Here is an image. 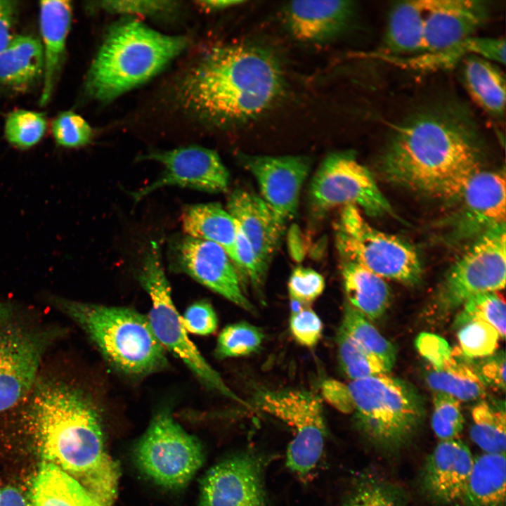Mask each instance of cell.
Here are the masks:
<instances>
[{
	"instance_id": "1",
	"label": "cell",
	"mask_w": 506,
	"mask_h": 506,
	"mask_svg": "<svg viewBox=\"0 0 506 506\" xmlns=\"http://www.w3.org/2000/svg\"><path fill=\"white\" fill-rule=\"evenodd\" d=\"M91 387L62 354L49 355L32 388L11 413L31 431L45 458L112 506L119 467L105 448L102 419Z\"/></svg>"
},
{
	"instance_id": "2",
	"label": "cell",
	"mask_w": 506,
	"mask_h": 506,
	"mask_svg": "<svg viewBox=\"0 0 506 506\" xmlns=\"http://www.w3.org/2000/svg\"><path fill=\"white\" fill-rule=\"evenodd\" d=\"M481 143L468 108L450 100L433 103L394 124L381 168L396 184L454 198L480 169Z\"/></svg>"
},
{
	"instance_id": "3",
	"label": "cell",
	"mask_w": 506,
	"mask_h": 506,
	"mask_svg": "<svg viewBox=\"0 0 506 506\" xmlns=\"http://www.w3.org/2000/svg\"><path fill=\"white\" fill-rule=\"evenodd\" d=\"M286 79L281 63L266 47L247 43L212 48L181 82L184 106L219 126L251 122L275 105Z\"/></svg>"
},
{
	"instance_id": "4",
	"label": "cell",
	"mask_w": 506,
	"mask_h": 506,
	"mask_svg": "<svg viewBox=\"0 0 506 506\" xmlns=\"http://www.w3.org/2000/svg\"><path fill=\"white\" fill-rule=\"evenodd\" d=\"M46 301L53 309L77 325L119 371L142 377L168 365L166 350L155 337L148 317L137 311L56 294L48 295Z\"/></svg>"
},
{
	"instance_id": "5",
	"label": "cell",
	"mask_w": 506,
	"mask_h": 506,
	"mask_svg": "<svg viewBox=\"0 0 506 506\" xmlns=\"http://www.w3.org/2000/svg\"><path fill=\"white\" fill-rule=\"evenodd\" d=\"M182 36L160 33L136 20L113 27L87 74V93L109 100L159 72L187 46Z\"/></svg>"
},
{
	"instance_id": "6",
	"label": "cell",
	"mask_w": 506,
	"mask_h": 506,
	"mask_svg": "<svg viewBox=\"0 0 506 506\" xmlns=\"http://www.w3.org/2000/svg\"><path fill=\"white\" fill-rule=\"evenodd\" d=\"M69 332L39 309L0 299V416L28 394L51 351Z\"/></svg>"
},
{
	"instance_id": "7",
	"label": "cell",
	"mask_w": 506,
	"mask_h": 506,
	"mask_svg": "<svg viewBox=\"0 0 506 506\" xmlns=\"http://www.w3.org/2000/svg\"><path fill=\"white\" fill-rule=\"evenodd\" d=\"M347 385L357 425L377 450L392 454L410 442L424 418L422 399L410 384L381 374Z\"/></svg>"
},
{
	"instance_id": "8",
	"label": "cell",
	"mask_w": 506,
	"mask_h": 506,
	"mask_svg": "<svg viewBox=\"0 0 506 506\" xmlns=\"http://www.w3.org/2000/svg\"><path fill=\"white\" fill-rule=\"evenodd\" d=\"M138 278L151 300V308L147 316L148 322L164 349L180 358L207 388L249 407L226 384L189 339L182 317L171 299L160 247L154 241L150 242L144 255Z\"/></svg>"
},
{
	"instance_id": "9",
	"label": "cell",
	"mask_w": 506,
	"mask_h": 506,
	"mask_svg": "<svg viewBox=\"0 0 506 506\" xmlns=\"http://www.w3.org/2000/svg\"><path fill=\"white\" fill-rule=\"evenodd\" d=\"M334 227L342 259L354 262L384 279L408 285L420 280L422 264L415 247L372 226L357 207H342Z\"/></svg>"
},
{
	"instance_id": "10",
	"label": "cell",
	"mask_w": 506,
	"mask_h": 506,
	"mask_svg": "<svg viewBox=\"0 0 506 506\" xmlns=\"http://www.w3.org/2000/svg\"><path fill=\"white\" fill-rule=\"evenodd\" d=\"M138 466L163 487L185 486L204 462L201 443L164 409L153 417L135 448Z\"/></svg>"
},
{
	"instance_id": "11",
	"label": "cell",
	"mask_w": 506,
	"mask_h": 506,
	"mask_svg": "<svg viewBox=\"0 0 506 506\" xmlns=\"http://www.w3.org/2000/svg\"><path fill=\"white\" fill-rule=\"evenodd\" d=\"M257 404L291 427L286 465L299 478H307L319 462L327 436L321 398L303 389L271 390L261 392Z\"/></svg>"
},
{
	"instance_id": "12",
	"label": "cell",
	"mask_w": 506,
	"mask_h": 506,
	"mask_svg": "<svg viewBox=\"0 0 506 506\" xmlns=\"http://www.w3.org/2000/svg\"><path fill=\"white\" fill-rule=\"evenodd\" d=\"M309 197L312 212L318 216L346 205L370 216L393 214L371 172L350 150L332 153L323 160L312 178Z\"/></svg>"
},
{
	"instance_id": "13",
	"label": "cell",
	"mask_w": 506,
	"mask_h": 506,
	"mask_svg": "<svg viewBox=\"0 0 506 506\" xmlns=\"http://www.w3.org/2000/svg\"><path fill=\"white\" fill-rule=\"evenodd\" d=\"M506 276L505 225L475 238L452 266L439 292L442 309H453L469 298L504 289Z\"/></svg>"
},
{
	"instance_id": "14",
	"label": "cell",
	"mask_w": 506,
	"mask_h": 506,
	"mask_svg": "<svg viewBox=\"0 0 506 506\" xmlns=\"http://www.w3.org/2000/svg\"><path fill=\"white\" fill-rule=\"evenodd\" d=\"M238 157L254 176L261 198L285 226L297 214L301 189L311 169V159L304 155L268 156L242 153Z\"/></svg>"
},
{
	"instance_id": "15",
	"label": "cell",
	"mask_w": 506,
	"mask_h": 506,
	"mask_svg": "<svg viewBox=\"0 0 506 506\" xmlns=\"http://www.w3.org/2000/svg\"><path fill=\"white\" fill-rule=\"evenodd\" d=\"M162 164V174L150 185L131 193L140 200L157 189L178 186L209 193L225 191L229 183V173L219 155L214 150L188 146L169 151L150 153L141 157Z\"/></svg>"
},
{
	"instance_id": "16",
	"label": "cell",
	"mask_w": 506,
	"mask_h": 506,
	"mask_svg": "<svg viewBox=\"0 0 506 506\" xmlns=\"http://www.w3.org/2000/svg\"><path fill=\"white\" fill-rule=\"evenodd\" d=\"M264 467L261 458L248 452L217 463L201 481L199 506H267Z\"/></svg>"
},
{
	"instance_id": "17",
	"label": "cell",
	"mask_w": 506,
	"mask_h": 506,
	"mask_svg": "<svg viewBox=\"0 0 506 506\" xmlns=\"http://www.w3.org/2000/svg\"><path fill=\"white\" fill-rule=\"evenodd\" d=\"M175 252L181 271L239 307L247 311H254L241 289L233 262L221 246L186 236L177 244Z\"/></svg>"
},
{
	"instance_id": "18",
	"label": "cell",
	"mask_w": 506,
	"mask_h": 506,
	"mask_svg": "<svg viewBox=\"0 0 506 506\" xmlns=\"http://www.w3.org/2000/svg\"><path fill=\"white\" fill-rule=\"evenodd\" d=\"M454 198L460 205L453 232L460 239H474L505 225V179L500 172L479 169Z\"/></svg>"
},
{
	"instance_id": "19",
	"label": "cell",
	"mask_w": 506,
	"mask_h": 506,
	"mask_svg": "<svg viewBox=\"0 0 506 506\" xmlns=\"http://www.w3.org/2000/svg\"><path fill=\"white\" fill-rule=\"evenodd\" d=\"M416 348L427 361L426 381L434 392L469 402L482 398L486 384L476 368L462 360L442 337L422 332L416 339Z\"/></svg>"
},
{
	"instance_id": "20",
	"label": "cell",
	"mask_w": 506,
	"mask_h": 506,
	"mask_svg": "<svg viewBox=\"0 0 506 506\" xmlns=\"http://www.w3.org/2000/svg\"><path fill=\"white\" fill-rule=\"evenodd\" d=\"M469 447L458 439L439 441L427 456L420 477L423 494L432 502H460L474 464Z\"/></svg>"
},
{
	"instance_id": "21",
	"label": "cell",
	"mask_w": 506,
	"mask_h": 506,
	"mask_svg": "<svg viewBox=\"0 0 506 506\" xmlns=\"http://www.w3.org/2000/svg\"><path fill=\"white\" fill-rule=\"evenodd\" d=\"M356 6L351 1H294L283 8V19L295 39L324 44L345 32L352 22Z\"/></svg>"
},
{
	"instance_id": "22",
	"label": "cell",
	"mask_w": 506,
	"mask_h": 506,
	"mask_svg": "<svg viewBox=\"0 0 506 506\" xmlns=\"http://www.w3.org/2000/svg\"><path fill=\"white\" fill-rule=\"evenodd\" d=\"M488 17L489 7L484 1L431 0L423 52L441 50L474 36Z\"/></svg>"
},
{
	"instance_id": "23",
	"label": "cell",
	"mask_w": 506,
	"mask_h": 506,
	"mask_svg": "<svg viewBox=\"0 0 506 506\" xmlns=\"http://www.w3.org/2000/svg\"><path fill=\"white\" fill-rule=\"evenodd\" d=\"M227 211L248 240L260 268L266 275L285 226L261 197L245 188H236L232 192Z\"/></svg>"
},
{
	"instance_id": "24",
	"label": "cell",
	"mask_w": 506,
	"mask_h": 506,
	"mask_svg": "<svg viewBox=\"0 0 506 506\" xmlns=\"http://www.w3.org/2000/svg\"><path fill=\"white\" fill-rule=\"evenodd\" d=\"M470 56L496 64H505V40L502 37L472 36L441 50L408 56H389L372 53L374 58L398 67L420 72L450 70Z\"/></svg>"
},
{
	"instance_id": "25",
	"label": "cell",
	"mask_w": 506,
	"mask_h": 506,
	"mask_svg": "<svg viewBox=\"0 0 506 506\" xmlns=\"http://www.w3.org/2000/svg\"><path fill=\"white\" fill-rule=\"evenodd\" d=\"M70 1L39 2V25L43 41L44 83L39 103L49 100L60 73L65 53L67 34L72 20Z\"/></svg>"
},
{
	"instance_id": "26",
	"label": "cell",
	"mask_w": 506,
	"mask_h": 506,
	"mask_svg": "<svg viewBox=\"0 0 506 506\" xmlns=\"http://www.w3.org/2000/svg\"><path fill=\"white\" fill-rule=\"evenodd\" d=\"M431 0H408L391 6L381 44L374 53L408 56L424 51V32Z\"/></svg>"
},
{
	"instance_id": "27",
	"label": "cell",
	"mask_w": 506,
	"mask_h": 506,
	"mask_svg": "<svg viewBox=\"0 0 506 506\" xmlns=\"http://www.w3.org/2000/svg\"><path fill=\"white\" fill-rule=\"evenodd\" d=\"M181 219L187 236L219 245L236 267L237 228L228 211L218 203L197 204L186 207Z\"/></svg>"
},
{
	"instance_id": "28",
	"label": "cell",
	"mask_w": 506,
	"mask_h": 506,
	"mask_svg": "<svg viewBox=\"0 0 506 506\" xmlns=\"http://www.w3.org/2000/svg\"><path fill=\"white\" fill-rule=\"evenodd\" d=\"M44 67L41 43L32 36H15L0 52V86L27 89L43 76Z\"/></svg>"
},
{
	"instance_id": "29",
	"label": "cell",
	"mask_w": 506,
	"mask_h": 506,
	"mask_svg": "<svg viewBox=\"0 0 506 506\" xmlns=\"http://www.w3.org/2000/svg\"><path fill=\"white\" fill-rule=\"evenodd\" d=\"M342 275L348 304L369 320L379 318L387 311L391 293L384 279L363 266L342 259Z\"/></svg>"
},
{
	"instance_id": "30",
	"label": "cell",
	"mask_w": 506,
	"mask_h": 506,
	"mask_svg": "<svg viewBox=\"0 0 506 506\" xmlns=\"http://www.w3.org/2000/svg\"><path fill=\"white\" fill-rule=\"evenodd\" d=\"M462 63V78L472 100L490 115L501 118L505 111V77L499 66L470 56Z\"/></svg>"
},
{
	"instance_id": "31",
	"label": "cell",
	"mask_w": 506,
	"mask_h": 506,
	"mask_svg": "<svg viewBox=\"0 0 506 506\" xmlns=\"http://www.w3.org/2000/svg\"><path fill=\"white\" fill-rule=\"evenodd\" d=\"M505 453H485L474 458L461 506H505Z\"/></svg>"
},
{
	"instance_id": "32",
	"label": "cell",
	"mask_w": 506,
	"mask_h": 506,
	"mask_svg": "<svg viewBox=\"0 0 506 506\" xmlns=\"http://www.w3.org/2000/svg\"><path fill=\"white\" fill-rule=\"evenodd\" d=\"M32 506H102L74 478L51 462L41 466L34 481Z\"/></svg>"
},
{
	"instance_id": "33",
	"label": "cell",
	"mask_w": 506,
	"mask_h": 506,
	"mask_svg": "<svg viewBox=\"0 0 506 506\" xmlns=\"http://www.w3.org/2000/svg\"><path fill=\"white\" fill-rule=\"evenodd\" d=\"M472 440L485 453H505V403L481 401L472 408Z\"/></svg>"
},
{
	"instance_id": "34",
	"label": "cell",
	"mask_w": 506,
	"mask_h": 506,
	"mask_svg": "<svg viewBox=\"0 0 506 506\" xmlns=\"http://www.w3.org/2000/svg\"><path fill=\"white\" fill-rule=\"evenodd\" d=\"M340 328L361 348L378 358L389 372L392 369L396 358L394 345L365 316L347 303Z\"/></svg>"
},
{
	"instance_id": "35",
	"label": "cell",
	"mask_w": 506,
	"mask_h": 506,
	"mask_svg": "<svg viewBox=\"0 0 506 506\" xmlns=\"http://www.w3.org/2000/svg\"><path fill=\"white\" fill-rule=\"evenodd\" d=\"M337 343L340 367L351 381L389 372L378 358L358 345L340 327Z\"/></svg>"
},
{
	"instance_id": "36",
	"label": "cell",
	"mask_w": 506,
	"mask_h": 506,
	"mask_svg": "<svg viewBox=\"0 0 506 506\" xmlns=\"http://www.w3.org/2000/svg\"><path fill=\"white\" fill-rule=\"evenodd\" d=\"M264 339L262 330L252 324H230L220 332L214 354L219 359L247 356L259 349Z\"/></svg>"
},
{
	"instance_id": "37",
	"label": "cell",
	"mask_w": 506,
	"mask_h": 506,
	"mask_svg": "<svg viewBox=\"0 0 506 506\" xmlns=\"http://www.w3.org/2000/svg\"><path fill=\"white\" fill-rule=\"evenodd\" d=\"M468 320H479L493 326L500 339L505 337L506 307L504 297L499 292L475 295L462 305L457 323Z\"/></svg>"
},
{
	"instance_id": "38",
	"label": "cell",
	"mask_w": 506,
	"mask_h": 506,
	"mask_svg": "<svg viewBox=\"0 0 506 506\" xmlns=\"http://www.w3.org/2000/svg\"><path fill=\"white\" fill-rule=\"evenodd\" d=\"M46 129L44 115L17 110L8 114L5 122V136L13 145L29 148L41 141Z\"/></svg>"
},
{
	"instance_id": "39",
	"label": "cell",
	"mask_w": 506,
	"mask_h": 506,
	"mask_svg": "<svg viewBox=\"0 0 506 506\" xmlns=\"http://www.w3.org/2000/svg\"><path fill=\"white\" fill-rule=\"evenodd\" d=\"M458 325V339L464 356L479 358L495 353L500 337L493 326L479 320H468Z\"/></svg>"
},
{
	"instance_id": "40",
	"label": "cell",
	"mask_w": 506,
	"mask_h": 506,
	"mask_svg": "<svg viewBox=\"0 0 506 506\" xmlns=\"http://www.w3.org/2000/svg\"><path fill=\"white\" fill-rule=\"evenodd\" d=\"M405 495L396 486L369 476L353 490L343 506H405Z\"/></svg>"
},
{
	"instance_id": "41",
	"label": "cell",
	"mask_w": 506,
	"mask_h": 506,
	"mask_svg": "<svg viewBox=\"0 0 506 506\" xmlns=\"http://www.w3.org/2000/svg\"><path fill=\"white\" fill-rule=\"evenodd\" d=\"M463 427L460 401L450 395L434 392L432 427L439 441L458 439Z\"/></svg>"
},
{
	"instance_id": "42",
	"label": "cell",
	"mask_w": 506,
	"mask_h": 506,
	"mask_svg": "<svg viewBox=\"0 0 506 506\" xmlns=\"http://www.w3.org/2000/svg\"><path fill=\"white\" fill-rule=\"evenodd\" d=\"M51 131L58 145L76 148L89 143L93 131L87 122L70 111L58 115L52 122Z\"/></svg>"
},
{
	"instance_id": "43",
	"label": "cell",
	"mask_w": 506,
	"mask_h": 506,
	"mask_svg": "<svg viewBox=\"0 0 506 506\" xmlns=\"http://www.w3.org/2000/svg\"><path fill=\"white\" fill-rule=\"evenodd\" d=\"M323 328L322 320L311 305L304 304L298 311L290 312V330L301 346H315L321 338Z\"/></svg>"
},
{
	"instance_id": "44",
	"label": "cell",
	"mask_w": 506,
	"mask_h": 506,
	"mask_svg": "<svg viewBox=\"0 0 506 506\" xmlns=\"http://www.w3.org/2000/svg\"><path fill=\"white\" fill-rule=\"evenodd\" d=\"M287 286L290 298L311 305L323 293L325 282L315 270L298 266L292 271Z\"/></svg>"
},
{
	"instance_id": "45",
	"label": "cell",
	"mask_w": 506,
	"mask_h": 506,
	"mask_svg": "<svg viewBox=\"0 0 506 506\" xmlns=\"http://www.w3.org/2000/svg\"><path fill=\"white\" fill-rule=\"evenodd\" d=\"M236 228V254L238 262L235 269L237 273L238 272L242 274L255 289L260 290L263 286L266 274H264L260 268L250 243L237 223Z\"/></svg>"
},
{
	"instance_id": "46",
	"label": "cell",
	"mask_w": 506,
	"mask_h": 506,
	"mask_svg": "<svg viewBox=\"0 0 506 506\" xmlns=\"http://www.w3.org/2000/svg\"><path fill=\"white\" fill-rule=\"evenodd\" d=\"M182 320L187 332L199 335L212 334L218 325V318L212 306L204 301L190 305Z\"/></svg>"
},
{
	"instance_id": "47",
	"label": "cell",
	"mask_w": 506,
	"mask_h": 506,
	"mask_svg": "<svg viewBox=\"0 0 506 506\" xmlns=\"http://www.w3.org/2000/svg\"><path fill=\"white\" fill-rule=\"evenodd\" d=\"M505 353L499 351L484 358V361L476 370L486 386L488 384L493 388L505 391Z\"/></svg>"
},
{
	"instance_id": "48",
	"label": "cell",
	"mask_w": 506,
	"mask_h": 506,
	"mask_svg": "<svg viewBox=\"0 0 506 506\" xmlns=\"http://www.w3.org/2000/svg\"><path fill=\"white\" fill-rule=\"evenodd\" d=\"M174 4L166 1H111L100 2V6L111 12L155 14L170 10Z\"/></svg>"
},
{
	"instance_id": "49",
	"label": "cell",
	"mask_w": 506,
	"mask_h": 506,
	"mask_svg": "<svg viewBox=\"0 0 506 506\" xmlns=\"http://www.w3.org/2000/svg\"><path fill=\"white\" fill-rule=\"evenodd\" d=\"M323 398L333 408L345 414L351 413L353 406L348 385L338 380H325L321 386Z\"/></svg>"
},
{
	"instance_id": "50",
	"label": "cell",
	"mask_w": 506,
	"mask_h": 506,
	"mask_svg": "<svg viewBox=\"0 0 506 506\" xmlns=\"http://www.w3.org/2000/svg\"><path fill=\"white\" fill-rule=\"evenodd\" d=\"M16 2L0 0V52L13 40Z\"/></svg>"
},
{
	"instance_id": "51",
	"label": "cell",
	"mask_w": 506,
	"mask_h": 506,
	"mask_svg": "<svg viewBox=\"0 0 506 506\" xmlns=\"http://www.w3.org/2000/svg\"><path fill=\"white\" fill-rule=\"evenodd\" d=\"M0 506H32L22 493L16 488L8 487L1 492Z\"/></svg>"
},
{
	"instance_id": "52",
	"label": "cell",
	"mask_w": 506,
	"mask_h": 506,
	"mask_svg": "<svg viewBox=\"0 0 506 506\" xmlns=\"http://www.w3.org/2000/svg\"><path fill=\"white\" fill-rule=\"evenodd\" d=\"M245 1L239 0H214L200 1L197 3L200 6L207 10H222L244 4Z\"/></svg>"
},
{
	"instance_id": "53",
	"label": "cell",
	"mask_w": 506,
	"mask_h": 506,
	"mask_svg": "<svg viewBox=\"0 0 506 506\" xmlns=\"http://www.w3.org/2000/svg\"><path fill=\"white\" fill-rule=\"evenodd\" d=\"M0 497H1V492H0Z\"/></svg>"
}]
</instances>
